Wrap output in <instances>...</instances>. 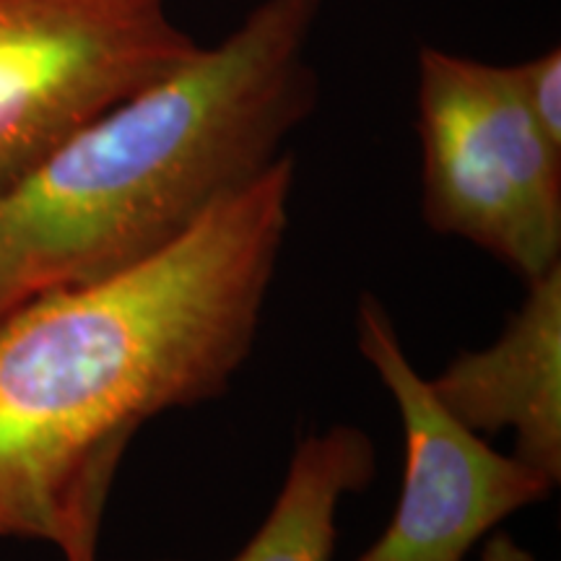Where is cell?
I'll return each mask as SVG.
<instances>
[{
  "label": "cell",
  "mask_w": 561,
  "mask_h": 561,
  "mask_svg": "<svg viewBox=\"0 0 561 561\" xmlns=\"http://www.w3.org/2000/svg\"><path fill=\"white\" fill-rule=\"evenodd\" d=\"M294 178L284 153L149 261L0 314V541L60 546L102 455L229 390L261 331Z\"/></svg>",
  "instance_id": "obj_1"
},
{
  "label": "cell",
  "mask_w": 561,
  "mask_h": 561,
  "mask_svg": "<svg viewBox=\"0 0 561 561\" xmlns=\"http://www.w3.org/2000/svg\"><path fill=\"white\" fill-rule=\"evenodd\" d=\"M322 5L261 0L0 191V314L149 261L284 157L318 107L307 50Z\"/></svg>",
  "instance_id": "obj_2"
},
{
  "label": "cell",
  "mask_w": 561,
  "mask_h": 561,
  "mask_svg": "<svg viewBox=\"0 0 561 561\" xmlns=\"http://www.w3.org/2000/svg\"><path fill=\"white\" fill-rule=\"evenodd\" d=\"M421 216L525 280L561 265V149L523 104L510 66L421 47Z\"/></svg>",
  "instance_id": "obj_3"
},
{
  "label": "cell",
  "mask_w": 561,
  "mask_h": 561,
  "mask_svg": "<svg viewBox=\"0 0 561 561\" xmlns=\"http://www.w3.org/2000/svg\"><path fill=\"white\" fill-rule=\"evenodd\" d=\"M198 47L167 0H0V191Z\"/></svg>",
  "instance_id": "obj_4"
},
{
  "label": "cell",
  "mask_w": 561,
  "mask_h": 561,
  "mask_svg": "<svg viewBox=\"0 0 561 561\" xmlns=\"http://www.w3.org/2000/svg\"><path fill=\"white\" fill-rule=\"evenodd\" d=\"M356 343L401 413L405 466L392 520L354 561H466L507 517L557 489L439 403L405 354L390 312L371 294L359 299Z\"/></svg>",
  "instance_id": "obj_5"
},
{
  "label": "cell",
  "mask_w": 561,
  "mask_h": 561,
  "mask_svg": "<svg viewBox=\"0 0 561 561\" xmlns=\"http://www.w3.org/2000/svg\"><path fill=\"white\" fill-rule=\"evenodd\" d=\"M500 339L466 351L430 380L439 403L481 434L512 432L515 458L561 481V265L525 280Z\"/></svg>",
  "instance_id": "obj_6"
},
{
  "label": "cell",
  "mask_w": 561,
  "mask_h": 561,
  "mask_svg": "<svg viewBox=\"0 0 561 561\" xmlns=\"http://www.w3.org/2000/svg\"><path fill=\"white\" fill-rule=\"evenodd\" d=\"M375 473V442L359 426L307 434L261 528L229 561H333L341 504L367 489Z\"/></svg>",
  "instance_id": "obj_7"
},
{
  "label": "cell",
  "mask_w": 561,
  "mask_h": 561,
  "mask_svg": "<svg viewBox=\"0 0 561 561\" xmlns=\"http://www.w3.org/2000/svg\"><path fill=\"white\" fill-rule=\"evenodd\" d=\"M510 68L530 117L561 149V47H551Z\"/></svg>",
  "instance_id": "obj_8"
},
{
  "label": "cell",
  "mask_w": 561,
  "mask_h": 561,
  "mask_svg": "<svg viewBox=\"0 0 561 561\" xmlns=\"http://www.w3.org/2000/svg\"><path fill=\"white\" fill-rule=\"evenodd\" d=\"M110 491L112 483L100 481L83 494L58 546L66 561H96V543H100L102 515L107 507Z\"/></svg>",
  "instance_id": "obj_9"
},
{
  "label": "cell",
  "mask_w": 561,
  "mask_h": 561,
  "mask_svg": "<svg viewBox=\"0 0 561 561\" xmlns=\"http://www.w3.org/2000/svg\"><path fill=\"white\" fill-rule=\"evenodd\" d=\"M476 561H538V559L536 553L517 543L510 533L494 530L491 536L483 538V546Z\"/></svg>",
  "instance_id": "obj_10"
}]
</instances>
